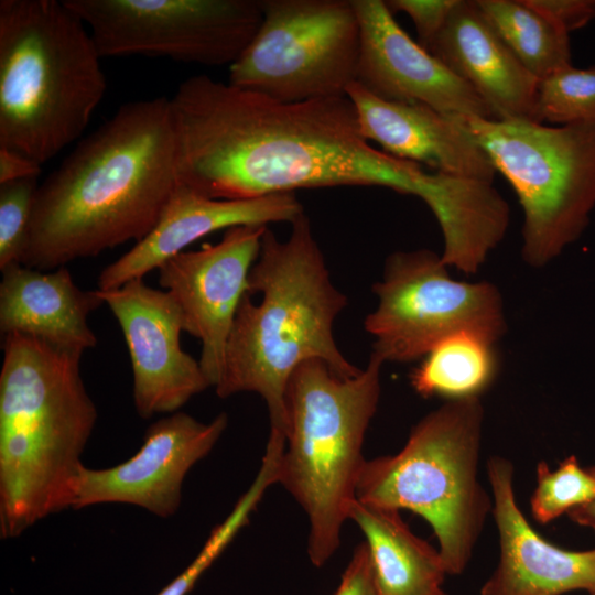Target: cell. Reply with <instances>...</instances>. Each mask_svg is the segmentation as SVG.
Wrapping results in <instances>:
<instances>
[{
  "instance_id": "9",
  "label": "cell",
  "mask_w": 595,
  "mask_h": 595,
  "mask_svg": "<svg viewBox=\"0 0 595 595\" xmlns=\"http://www.w3.org/2000/svg\"><path fill=\"white\" fill-rule=\"evenodd\" d=\"M262 22L228 83L283 102L346 96L360 29L353 0H260Z\"/></svg>"
},
{
  "instance_id": "3",
  "label": "cell",
  "mask_w": 595,
  "mask_h": 595,
  "mask_svg": "<svg viewBox=\"0 0 595 595\" xmlns=\"http://www.w3.org/2000/svg\"><path fill=\"white\" fill-rule=\"evenodd\" d=\"M288 239L267 227L228 337L218 397L255 392L266 402L270 432L285 436L284 394L293 371L312 359L340 376L357 368L342 354L334 323L347 298L329 272L303 213Z\"/></svg>"
},
{
  "instance_id": "35",
  "label": "cell",
  "mask_w": 595,
  "mask_h": 595,
  "mask_svg": "<svg viewBox=\"0 0 595 595\" xmlns=\"http://www.w3.org/2000/svg\"><path fill=\"white\" fill-rule=\"evenodd\" d=\"M592 595H595V594H592Z\"/></svg>"
},
{
  "instance_id": "21",
  "label": "cell",
  "mask_w": 595,
  "mask_h": 595,
  "mask_svg": "<svg viewBox=\"0 0 595 595\" xmlns=\"http://www.w3.org/2000/svg\"><path fill=\"white\" fill-rule=\"evenodd\" d=\"M349 519L365 536L379 595H446L439 549L416 537L400 511L355 500Z\"/></svg>"
},
{
  "instance_id": "31",
  "label": "cell",
  "mask_w": 595,
  "mask_h": 595,
  "mask_svg": "<svg viewBox=\"0 0 595 595\" xmlns=\"http://www.w3.org/2000/svg\"><path fill=\"white\" fill-rule=\"evenodd\" d=\"M41 164L17 151L0 148V184L37 177Z\"/></svg>"
},
{
  "instance_id": "28",
  "label": "cell",
  "mask_w": 595,
  "mask_h": 595,
  "mask_svg": "<svg viewBox=\"0 0 595 595\" xmlns=\"http://www.w3.org/2000/svg\"><path fill=\"white\" fill-rule=\"evenodd\" d=\"M458 0H387L392 14H408L416 30L418 43L428 50Z\"/></svg>"
},
{
  "instance_id": "12",
  "label": "cell",
  "mask_w": 595,
  "mask_h": 595,
  "mask_svg": "<svg viewBox=\"0 0 595 595\" xmlns=\"http://www.w3.org/2000/svg\"><path fill=\"white\" fill-rule=\"evenodd\" d=\"M228 424L225 412L205 423L174 412L149 425L139 451L102 469L82 465L73 480L71 508L127 504L169 518L180 508L190 469L214 448Z\"/></svg>"
},
{
  "instance_id": "15",
  "label": "cell",
  "mask_w": 595,
  "mask_h": 595,
  "mask_svg": "<svg viewBox=\"0 0 595 595\" xmlns=\"http://www.w3.org/2000/svg\"><path fill=\"white\" fill-rule=\"evenodd\" d=\"M360 29L356 82L389 101L494 119L476 91L398 24L383 0H353Z\"/></svg>"
},
{
  "instance_id": "18",
  "label": "cell",
  "mask_w": 595,
  "mask_h": 595,
  "mask_svg": "<svg viewBox=\"0 0 595 595\" xmlns=\"http://www.w3.org/2000/svg\"><path fill=\"white\" fill-rule=\"evenodd\" d=\"M346 96L356 109L363 136L383 152L434 172L494 182V164L461 118L423 104L381 99L357 82L348 86Z\"/></svg>"
},
{
  "instance_id": "27",
  "label": "cell",
  "mask_w": 595,
  "mask_h": 595,
  "mask_svg": "<svg viewBox=\"0 0 595 595\" xmlns=\"http://www.w3.org/2000/svg\"><path fill=\"white\" fill-rule=\"evenodd\" d=\"M39 185L37 177L0 184V270L20 263Z\"/></svg>"
},
{
  "instance_id": "19",
  "label": "cell",
  "mask_w": 595,
  "mask_h": 595,
  "mask_svg": "<svg viewBox=\"0 0 595 595\" xmlns=\"http://www.w3.org/2000/svg\"><path fill=\"white\" fill-rule=\"evenodd\" d=\"M428 51L476 91L494 119L539 122V79L489 25L476 0L457 1Z\"/></svg>"
},
{
  "instance_id": "6",
  "label": "cell",
  "mask_w": 595,
  "mask_h": 595,
  "mask_svg": "<svg viewBox=\"0 0 595 595\" xmlns=\"http://www.w3.org/2000/svg\"><path fill=\"white\" fill-rule=\"evenodd\" d=\"M383 363L370 355L366 368L340 376L323 360L301 364L284 394L285 445L278 483L310 521L307 553L323 566L340 545L366 458L363 444L380 398Z\"/></svg>"
},
{
  "instance_id": "2",
  "label": "cell",
  "mask_w": 595,
  "mask_h": 595,
  "mask_svg": "<svg viewBox=\"0 0 595 595\" xmlns=\"http://www.w3.org/2000/svg\"><path fill=\"white\" fill-rule=\"evenodd\" d=\"M178 183L170 99L123 104L39 185L20 263L51 271L142 240Z\"/></svg>"
},
{
  "instance_id": "14",
  "label": "cell",
  "mask_w": 595,
  "mask_h": 595,
  "mask_svg": "<svg viewBox=\"0 0 595 595\" xmlns=\"http://www.w3.org/2000/svg\"><path fill=\"white\" fill-rule=\"evenodd\" d=\"M97 292L123 334L133 372V402L142 419L177 412L209 388L199 360L181 347L182 312L173 296L143 278Z\"/></svg>"
},
{
  "instance_id": "30",
  "label": "cell",
  "mask_w": 595,
  "mask_h": 595,
  "mask_svg": "<svg viewBox=\"0 0 595 595\" xmlns=\"http://www.w3.org/2000/svg\"><path fill=\"white\" fill-rule=\"evenodd\" d=\"M334 595H379L365 541L355 548Z\"/></svg>"
},
{
  "instance_id": "16",
  "label": "cell",
  "mask_w": 595,
  "mask_h": 595,
  "mask_svg": "<svg viewBox=\"0 0 595 595\" xmlns=\"http://www.w3.org/2000/svg\"><path fill=\"white\" fill-rule=\"evenodd\" d=\"M487 475L499 561L480 595H561L572 591L595 594V549H561L533 530L517 505L509 459L491 456Z\"/></svg>"
},
{
  "instance_id": "23",
  "label": "cell",
  "mask_w": 595,
  "mask_h": 595,
  "mask_svg": "<svg viewBox=\"0 0 595 595\" xmlns=\"http://www.w3.org/2000/svg\"><path fill=\"white\" fill-rule=\"evenodd\" d=\"M498 36L539 80L571 65L569 34L524 0H476Z\"/></svg>"
},
{
  "instance_id": "24",
  "label": "cell",
  "mask_w": 595,
  "mask_h": 595,
  "mask_svg": "<svg viewBox=\"0 0 595 595\" xmlns=\"http://www.w3.org/2000/svg\"><path fill=\"white\" fill-rule=\"evenodd\" d=\"M284 445V436L269 433L260 468L249 488L237 500L225 520L215 527L190 565L156 595H187L193 589L204 572L248 523L266 490L278 483V465Z\"/></svg>"
},
{
  "instance_id": "10",
  "label": "cell",
  "mask_w": 595,
  "mask_h": 595,
  "mask_svg": "<svg viewBox=\"0 0 595 595\" xmlns=\"http://www.w3.org/2000/svg\"><path fill=\"white\" fill-rule=\"evenodd\" d=\"M447 268L430 249L388 256L372 286L377 307L364 321L374 338L371 355L382 363L422 359L459 332L500 340L507 321L499 289L488 281L455 280Z\"/></svg>"
},
{
  "instance_id": "33",
  "label": "cell",
  "mask_w": 595,
  "mask_h": 595,
  "mask_svg": "<svg viewBox=\"0 0 595 595\" xmlns=\"http://www.w3.org/2000/svg\"><path fill=\"white\" fill-rule=\"evenodd\" d=\"M437 173H439V172H437ZM439 174H440V173H439ZM440 187H441V175H440ZM440 191H441V188H440ZM439 194H440V192H439ZM439 194H437V196H439ZM437 196H436V198H437ZM436 198H435V199H436ZM434 202H435V201H434ZM434 202H433V203H434ZM433 203H432V204H433ZM432 204H431V205H432ZM431 205H430V206H431ZM430 206H429V207H430Z\"/></svg>"
},
{
  "instance_id": "5",
  "label": "cell",
  "mask_w": 595,
  "mask_h": 595,
  "mask_svg": "<svg viewBox=\"0 0 595 595\" xmlns=\"http://www.w3.org/2000/svg\"><path fill=\"white\" fill-rule=\"evenodd\" d=\"M64 0L0 1V148L44 164L86 130L106 77Z\"/></svg>"
},
{
  "instance_id": "13",
  "label": "cell",
  "mask_w": 595,
  "mask_h": 595,
  "mask_svg": "<svg viewBox=\"0 0 595 595\" xmlns=\"http://www.w3.org/2000/svg\"><path fill=\"white\" fill-rule=\"evenodd\" d=\"M268 226H236L216 245L182 251L159 268V283L177 303L184 332L202 343L199 364L210 387L220 378L226 346L250 270Z\"/></svg>"
},
{
  "instance_id": "25",
  "label": "cell",
  "mask_w": 595,
  "mask_h": 595,
  "mask_svg": "<svg viewBox=\"0 0 595 595\" xmlns=\"http://www.w3.org/2000/svg\"><path fill=\"white\" fill-rule=\"evenodd\" d=\"M539 122L570 125L595 119V66L576 68L572 64L539 80Z\"/></svg>"
},
{
  "instance_id": "1",
  "label": "cell",
  "mask_w": 595,
  "mask_h": 595,
  "mask_svg": "<svg viewBox=\"0 0 595 595\" xmlns=\"http://www.w3.org/2000/svg\"><path fill=\"white\" fill-rule=\"evenodd\" d=\"M178 182L215 199L381 186L423 202L433 172L376 149L347 96L283 102L207 75L170 98Z\"/></svg>"
},
{
  "instance_id": "17",
  "label": "cell",
  "mask_w": 595,
  "mask_h": 595,
  "mask_svg": "<svg viewBox=\"0 0 595 595\" xmlns=\"http://www.w3.org/2000/svg\"><path fill=\"white\" fill-rule=\"evenodd\" d=\"M303 213L295 193L249 199H215L178 183L154 228L101 270L98 290H112L131 280L142 279L192 242L214 231L236 226L292 223Z\"/></svg>"
},
{
  "instance_id": "29",
  "label": "cell",
  "mask_w": 595,
  "mask_h": 595,
  "mask_svg": "<svg viewBox=\"0 0 595 595\" xmlns=\"http://www.w3.org/2000/svg\"><path fill=\"white\" fill-rule=\"evenodd\" d=\"M524 1L567 34L595 19V0Z\"/></svg>"
},
{
  "instance_id": "20",
  "label": "cell",
  "mask_w": 595,
  "mask_h": 595,
  "mask_svg": "<svg viewBox=\"0 0 595 595\" xmlns=\"http://www.w3.org/2000/svg\"><path fill=\"white\" fill-rule=\"evenodd\" d=\"M1 272L3 336L21 333L78 354L96 346L88 315L104 304L97 290H82L66 267L42 271L18 262Z\"/></svg>"
},
{
  "instance_id": "11",
  "label": "cell",
  "mask_w": 595,
  "mask_h": 595,
  "mask_svg": "<svg viewBox=\"0 0 595 595\" xmlns=\"http://www.w3.org/2000/svg\"><path fill=\"white\" fill-rule=\"evenodd\" d=\"M99 55L232 65L262 22L260 0H64Z\"/></svg>"
},
{
  "instance_id": "4",
  "label": "cell",
  "mask_w": 595,
  "mask_h": 595,
  "mask_svg": "<svg viewBox=\"0 0 595 595\" xmlns=\"http://www.w3.org/2000/svg\"><path fill=\"white\" fill-rule=\"evenodd\" d=\"M0 371V534L21 536L71 508L73 480L97 409L83 354L21 333L4 335Z\"/></svg>"
},
{
  "instance_id": "7",
  "label": "cell",
  "mask_w": 595,
  "mask_h": 595,
  "mask_svg": "<svg viewBox=\"0 0 595 595\" xmlns=\"http://www.w3.org/2000/svg\"><path fill=\"white\" fill-rule=\"evenodd\" d=\"M483 423L479 398L447 400L398 453L366 459L357 480L356 500L423 517L452 575L466 569L493 509L478 479Z\"/></svg>"
},
{
  "instance_id": "34",
  "label": "cell",
  "mask_w": 595,
  "mask_h": 595,
  "mask_svg": "<svg viewBox=\"0 0 595 595\" xmlns=\"http://www.w3.org/2000/svg\"><path fill=\"white\" fill-rule=\"evenodd\" d=\"M594 216H595V212H594ZM594 225H595V218H594Z\"/></svg>"
},
{
  "instance_id": "26",
  "label": "cell",
  "mask_w": 595,
  "mask_h": 595,
  "mask_svg": "<svg viewBox=\"0 0 595 595\" xmlns=\"http://www.w3.org/2000/svg\"><path fill=\"white\" fill-rule=\"evenodd\" d=\"M593 499L595 476L580 466L576 456H567L553 472L545 462L537 465V486L530 505L538 522L548 523Z\"/></svg>"
},
{
  "instance_id": "32",
  "label": "cell",
  "mask_w": 595,
  "mask_h": 595,
  "mask_svg": "<svg viewBox=\"0 0 595 595\" xmlns=\"http://www.w3.org/2000/svg\"><path fill=\"white\" fill-rule=\"evenodd\" d=\"M595 476V466L587 467ZM569 518L580 526L591 528L595 532V499L567 512Z\"/></svg>"
},
{
  "instance_id": "8",
  "label": "cell",
  "mask_w": 595,
  "mask_h": 595,
  "mask_svg": "<svg viewBox=\"0 0 595 595\" xmlns=\"http://www.w3.org/2000/svg\"><path fill=\"white\" fill-rule=\"evenodd\" d=\"M523 210V261L541 268L585 231L595 212V119L561 127L461 118Z\"/></svg>"
},
{
  "instance_id": "22",
  "label": "cell",
  "mask_w": 595,
  "mask_h": 595,
  "mask_svg": "<svg viewBox=\"0 0 595 595\" xmlns=\"http://www.w3.org/2000/svg\"><path fill=\"white\" fill-rule=\"evenodd\" d=\"M495 345L472 332L448 336L428 353L411 372L412 388L424 398H479L498 371Z\"/></svg>"
}]
</instances>
